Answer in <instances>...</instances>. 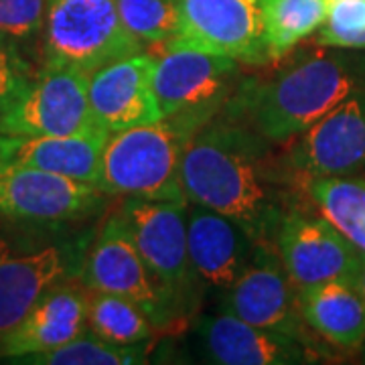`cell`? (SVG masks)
Instances as JSON below:
<instances>
[{
	"label": "cell",
	"mask_w": 365,
	"mask_h": 365,
	"mask_svg": "<svg viewBox=\"0 0 365 365\" xmlns=\"http://www.w3.org/2000/svg\"><path fill=\"white\" fill-rule=\"evenodd\" d=\"M41 51L43 63L90 76L112 61L143 53L144 45L124 26L116 0H47Z\"/></svg>",
	"instance_id": "obj_4"
},
{
	"label": "cell",
	"mask_w": 365,
	"mask_h": 365,
	"mask_svg": "<svg viewBox=\"0 0 365 365\" xmlns=\"http://www.w3.org/2000/svg\"><path fill=\"white\" fill-rule=\"evenodd\" d=\"M88 98L96 122L106 132L163 118L153 90V53H136L91 71Z\"/></svg>",
	"instance_id": "obj_15"
},
{
	"label": "cell",
	"mask_w": 365,
	"mask_h": 365,
	"mask_svg": "<svg viewBox=\"0 0 365 365\" xmlns=\"http://www.w3.org/2000/svg\"><path fill=\"white\" fill-rule=\"evenodd\" d=\"M223 311L246 323L314 345V333L300 314L297 288L272 244L256 246L244 272L223 292Z\"/></svg>",
	"instance_id": "obj_12"
},
{
	"label": "cell",
	"mask_w": 365,
	"mask_h": 365,
	"mask_svg": "<svg viewBox=\"0 0 365 365\" xmlns=\"http://www.w3.org/2000/svg\"><path fill=\"white\" fill-rule=\"evenodd\" d=\"M116 6L143 45H165L179 35V0H116Z\"/></svg>",
	"instance_id": "obj_24"
},
{
	"label": "cell",
	"mask_w": 365,
	"mask_h": 365,
	"mask_svg": "<svg viewBox=\"0 0 365 365\" xmlns=\"http://www.w3.org/2000/svg\"><path fill=\"white\" fill-rule=\"evenodd\" d=\"M274 248L297 290L357 278L364 258V252L321 213L313 215L297 207L282 217Z\"/></svg>",
	"instance_id": "obj_11"
},
{
	"label": "cell",
	"mask_w": 365,
	"mask_h": 365,
	"mask_svg": "<svg viewBox=\"0 0 365 365\" xmlns=\"http://www.w3.org/2000/svg\"><path fill=\"white\" fill-rule=\"evenodd\" d=\"M88 329L118 345H146L157 335L155 325L138 304L118 294L93 290L88 300Z\"/></svg>",
	"instance_id": "obj_22"
},
{
	"label": "cell",
	"mask_w": 365,
	"mask_h": 365,
	"mask_svg": "<svg viewBox=\"0 0 365 365\" xmlns=\"http://www.w3.org/2000/svg\"><path fill=\"white\" fill-rule=\"evenodd\" d=\"M237 61L169 41L153 53V90L160 116L217 114L230 98Z\"/></svg>",
	"instance_id": "obj_8"
},
{
	"label": "cell",
	"mask_w": 365,
	"mask_h": 365,
	"mask_svg": "<svg viewBox=\"0 0 365 365\" xmlns=\"http://www.w3.org/2000/svg\"><path fill=\"white\" fill-rule=\"evenodd\" d=\"M88 300L81 282L66 278L53 284L19 325L0 335V357L21 361L79 337L88 329Z\"/></svg>",
	"instance_id": "obj_16"
},
{
	"label": "cell",
	"mask_w": 365,
	"mask_h": 365,
	"mask_svg": "<svg viewBox=\"0 0 365 365\" xmlns=\"http://www.w3.org/2000/svg\"><path fill=\"white\" fill-rule=\"evenodd\" d=\"M108 136L110 132L76 136L0 134V163L47 170L98 187Z\"/></svg>",
	"instance_id": "obj_19"
},
{
	"label": "cell",
	"mask_w": 365,
	"mask_h": 365,
	"mask_svg": "<svg viewBox=\"0 0 365 365\" xmlns=\"http://www.w3.org/2000/svg\"><path fill=\"white\" fill-rule=\"evenodd\" d=\"M258 242L234 220L187 205V248L199 284L223 294L248 266Z\"/></svg>",
	"instance_id": "obj_18"
},
{
	"label": "cell",
	"mask_w": 365,
	"mask_h": 365,
	"mask_svg": "<svg viewBox=\"0 0 365 365\" xmlns=\"http://www.w3.org/2000/svg\"><path fill=\"white\" fill-rule=\"evenodd\" d=\"M170 41L237 63H268L260 0H179V35Z\"/></svg>",
	"instance_id": "obj_13"
},
{
	"label": "cell",
	"mask_w": 365,
	"mask_h": 365,
	"mask_svg": "<svg viewBox=\"0 0 365 365\" xmlns=\"http://www.w3.org/2000/svg\"><path fill=\"white\" fill-rule=\"evenodd\" d=\"M268 61H282L323 26L329 0H260Z\"/></svg>",
	"instance_id": "obj_21"
},
{
	"label": "cell",
	"mask_w": 365,
	"mask_h": 365,
	"mask_svg": "<svg viewBox=\"0 0 365 365\" xmlns=\"http://www.w3.org/2000/svg\"><path fill=\"white\" fill-rule=\"evenodd\" d=\"M297 299L304 323L319 339L343 351L364 349L365 299L357 278L297 290Z\"/></svg>",
	"instance_id": "obj_20"
},
{
	"label": "cell",
	"mask_w": 365,
	"mask_h": 365,
	"mask_svg": "<svg viewBox=\"0 0 365 365\" xmlns=\"http://www.w3.org/2000/svg\"><path fill=\"white\" fill-rule=\"evenodd\" d=\"M314 45L365 51V0H329L325 23L314 33Z\"/></svg>",
	"instance_id": "obj_25"
},
{
	"label": "cell",
	"mask_w": 365,
	"mask_h": 365,
	"mask_svg": "<svg viewBox=\"0 0 365 365\" xmlns=\"http://www.w3.org/2000/svg\"><path fill=\"white\" fill-rule=\"evenodd\" d=\"M79 280L88 290L132 300L146 313L157 331L177 329L187 321L179 304L146 266L116 209L102 222L90 248L86 250Z\"/></svg>",
	"instance_id": "obj_5"
},
{
	"label": "cell",
	"mask_w": 365,
	"mask_h": 365,
	"mask_svg": "<svg viewBox=\"0 0 365 365\" xmlns=\"http://www.w3.org/2000/svg\"><path fill=\"white\" fill-rule=\"evenodd\" d=\"M189 201H148L124 197L116 211L143 260L187 319L195 311L201 284L187 248Z\"/></svg>",
	"instance_id": "obj_6"
},
{
	"label": "cell",
	"mask_w": 365,
	"mask_h": 365,
	"mask_svg": "<svg viewBox=\"0 0 365 365\" xmlns=\"http://www.w3.org/2000/svg\"><path fill=\"white\" fill-rule=\"evenodd\" d=\"M211 364L220 365H297L314 361V345L272 329L256 327L232 313L203 317L197 327Z\"/></svg>",
	"instance_id": "obj_17"
},
{
	"label": "cell",
	"mask_w": 365,
	"mask_h": 365,
	"mask_svg": "<svg viewBox=\"0 0 365 365\" xmlns=\"http://www.w3.org/2000/svg\"><path fill=\"white\" fill-rule=\"evenodd\" d=\"M35 78L21 45L13 41L0 39V118L21 98Z\"/></svg>",
	"instance_id": "obj_27"
},
{
	"label": "cell",
	"mask_w": 365,
	"mask_h": 365,
	"mask_svg": "<svg viewBox=\"0 0 365 365\" xmlns=\"http://www.w3.org/2000/svg\"><path fill=\"white\" fill-rule=\"evenodd\" d=\"M106 132L96 122L88 98V73L59 63H43L21 98L0 118V134L76 136Z\"/></svg>",
	"instance_id": "obj_7"
},
{
	"label": "cell",
	"mask_w": 365,
	"mask_h": 365,
	"mask_svg": "<svg viewBox=\"0 0 365 365\" xmlns=\"http://www.w3.org/2000/svg\"><path fill=\"white\" fill-rule=\"evenodd\" d=\"M357 284L361 288V292H364V299H365V254L364 258H361V266H359V272H357ZM365 349V345H364Z\"/></svg>",
	"instance_id": "obj_28"
},
{
	"label": "cell",
	"mask_w": 365,
	"mask_h": 365,
	"mask_svg": "<svg viewBox=\"0 0 365 365\" xmlns=\"http://www.w3.org/2000/svg\"><path fill=\"white\" fill-rule=\"evenodd\" d=\"M282 157L299 182L364 173L365 88L288 140Z\"/></svg>",
	"instance_id": "obj_10"
},
{
	"label": "cell",
	"mask_w": 365,
	"mask_h": 365,
	"mask_svg": "<svg viewBox=\"0 0 365 365\" xmlns=\"http://www.w3.org/2000/svg\"><path fill=\"white\" fill-rule=\"evenodd\" d=\"M100 187L47 170L0 163V220L31 225L83 222L104 207Z\"/></svg>",
	"instance_id": "obj_9"
},
{
	"label": "cell",
	"mask_w": 365,
	"mask_h": 365,
	"mask_svg": "<svg viewBox=\"0 0 365 365\" xmlns=\"http://www.w3.org/2000/svg\"><path fill=\"white\" fill-rule=\"evenodd\" d=\"M86 250L73 242L0 246V335L19 325L53 284L81 272Z\"/></svg>",
	"instance_id": "obj_14"
},
{
	"label": "cell",
	"mask_w": 365,
	"mask_h": 365,
	"mask_svg": "<svg viewBox=\"0 0 365 365\" xmlns=\"http://www.w3.org/2000/svg\"><path fill=\"white\" fill-rule=\"evenodd\" d=\"M213 114L191 112L110 132L98 187L106 195L148 201H187L181 160L189 140Z\"/></svg>",
	"instance_id": "obj_3"
},
{
	"label": "cell",
	"mask_w": 365,
	"mask_h": 365,
	"mask_svg": "<svg viewBox=\"0 0 365 365\" xmlns=\"http://www.w3.org/2000/svg\"><path fill=\"white\" fill-rule=\"evenodd\" d=\"M294 181L270 140L222 110L193 134L181 160L187 201L234 220L258 244L274 246L278 225L294 207Z\"/></svg>",
	"instance_id": "obj_1"
},
{
	"label": "cell",
	"mask_w": 365,
	"mask_h": 365,
	"mask_svg": "<svg viewBox=\"0 0 365 365\" xmlns=\"http://www.w3.org/2000/svg\"><path fill=\"white\" fill-rule=\"evenodd\" d=\"M364 88V51L317 47L299 53L270 78L240 83L222 114L244 122L272 144H287Z\"/></svg>",
	"instance_id": "obj_2"
},
{
	"label": "cell",
	"mask_w": 365,
	"mask_h": 365,
	"mask_svg": "<svg viewBox=\"0 0 365 365\" xmlns=\"http://www.w3.org/2000/svg\"><path fill=\"white\" fill-rule=\"evenodd\" d=\"M47 0H0V39L25 45L41 39Z\"/></svg>",
	"instance_id": "obj_26"
},
{
	"label": "cell",
	"mask_w": 365,
	"mask_h": 365,
	"mask_svg": "<svg viewBox=\"0 0 365 365\" xmlns=\"http://www.w3.org/2000/svg\"><path fill=\"white\" fill-rule=\"evenodd\" d=\"M146 361L148 343L118 345L93 335L90 329L57 349L21 359V364L37 365H138Z\"/></svg>",
	"instance_id": "obj_23"
}]
</instances>
